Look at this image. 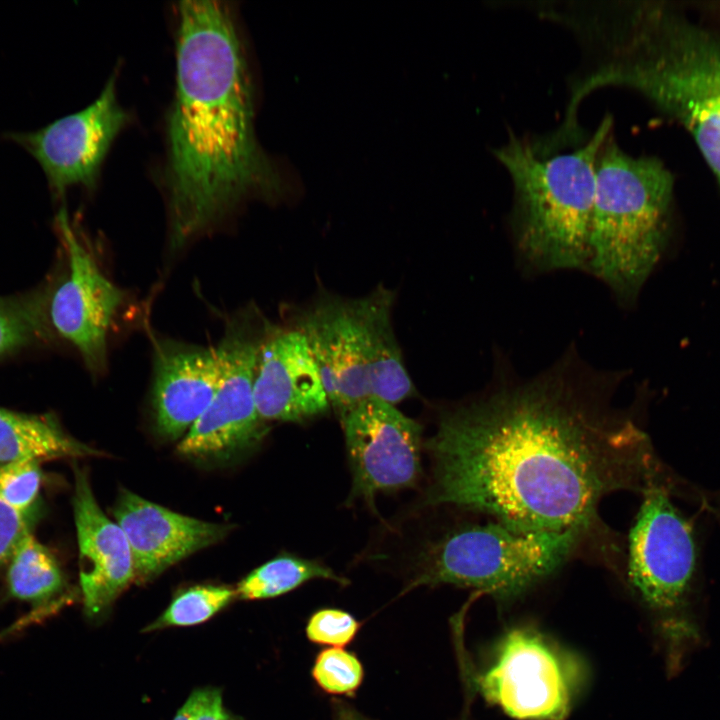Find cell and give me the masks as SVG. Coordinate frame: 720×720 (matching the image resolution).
I'll return each mask as SVG.
<instances>
[{"label": "cell", "mask_w": 720, "mask_h": 720, "mask_svg": "<svg viewBox=\"0 0 720 720\" xmlns=\"http://www.w3.org/2000/svg\"><path fill=\"white\" fill-rule=\"evenodd\" d=\"M501 368L479 396L445 410L426 441L427 503L585 542L611 539L602 499L659 484L647 435L614 405L623 375L595 370L575 351L529 379Z\"/></svg>", "instance_id": "6da1fadb"}, {"label": "cell", "mask_w": 720, "mask_h": 720, "mask_svg": "<svg viewBox=\"0 0 720 720\" xmlns=\"http://www.w3.org/2000/svg\"><path fill=\"white\" fill-rule=\"evenodd\" d=\"M176 10L165 167L172 249L275 186L255 140L249 73L232 9L218 1H182Z\"/></svg>", "instance_id": "7a4b0ae2"}, {"label": "cell", "mask_w": 720, "mask_h": 720, "mask_svg": "<svg viewBox=\"0 0 720 720\" xmlns=\"http://www.w3.org/2000/svg\"><path fill=\"white\" fill-rule=\"evenodd\" d=\"M598 53L578 79L579 93L638 92L691 133L720 182V38L666 8L632 4L607 27Z\"/></svg>", "instance_id": "3957f363"}, {"label": "cell", "mask_w": 720, "mask_h": 720, "mask_svg": "<svg viewBox=\"0 0 720 720\" xmlns=\"http://www.w3.org/2000/svg\"><path fill=\"white\" fill-rule=\"evenodd\" d=\"M612 130L613 118L607 114L588 138L573 146L553 147L539 137L512 132L494 149L511 180L510 227L526 272L586 271L595 163Z\"/></svg>", "instance_id": "277c9868"}, {"label": "cell", "mask_w": 720, "mask_h": 720, "mask_svg": "<svg viewBox=\"0 0 720 720\" xmlns=\"http://www.w3.org/2000/svg\"><path fill=\"white\" fill-rule=\"evenodd\" d=\"M595 176L585 272L632 306L669 242L672 177L656 158L624 151L613 130L599 148Z\"/></svg>", "instance_id": "5b68a950"}, {"label": "cell", "mask_w": 720, "mask_h": 720, "mask_svg": "<svg viewBox=\"0 0 720 720\" xmlns=\"http://www.w3.org/2000/svg\"><path fill=\"white\" fill-rule=\"evenodd\" d=\"M489 518L435 542L411 587L455 585L508 602L556 572L585 543L573 533L525 530Z\"/></svg>", "instance_id": "8992f818"}, {"label": "cell", "mask_w": 720, "mask_h": 720, "mask_svg": "<svg viewBox=\"0 0 720 720\" xmlns=\"http://www.w3.org/2000/svg\"><path fill=\"white\" fill-rule=\"evenodd\" d=\"M459 655L470 688L519 720H563L583 681L573 654L527 626L508 630L483 670Z\"/></svg>", "instance_id": "52a82bcc"}, {"label": "cell", "mask_w": 720, "mask_h": 720, "mask_svg": "<svg viewBox=\"0 0 720 720\" xmlns=\"http://www.w3.org/2000/svg\"><path fill=\"white\" fill-rule=\"evenodd\" d=\"M255 312H243L227 324L216 347L217 390L177 451L203 461H230L256 448L268 433L256 408L254 382L262 344L270 330Z\"/></svg>", "instance_id": "ba28073f"}, {"label": "cell", "mask_w": 720, "mask_h": 720, "mask_svg": "<svg viewBox=\"0 0 720 720\" xmlns=\"http://www.w3.org/2000/svg\"><path fill=\"white\" fill-rule=\"evenodd\" d=\"M643 495L628 536L627 577L650 610L668 615L686 601L696 568V543L689 522L660 484Z\"/></svg>", "instance_id": "9c48e42d"}, {"label": "cell", "mask_w": 720, "mask_h": 720, "mask_svg": "<svg viewBox=\"0 0 720 720\" xmlns=\"http://www.w3.org/2000/svg\"><path fill=\"white\" fill-rule=\"evenodd\" d=\"M128 121L112 76L86 108L37 131L13 133L9 138L37 160L52 191L63 195L70 187H95L104 159Z\"/></svg>", "instance_id": "30bf717a"}, {"label": "cell", "mask_w": 720, "mask_h": 720, "mask_svg": "<svg viewBox=\"0 0 720 720\" xmlns=\"http://www.w3.org/2000/svg\"><path fill=\"white\" fill-rule=\"evenodd\" d=\"M56 224L66 248L68 271L49 294V324L77 349L86 367L99 374L106 368L108 331L125 294L101 271L66 209L58 212Z\"/></svg>", "instance_id": "8fae6325"}, {"label": "cell", "mask_w": 720, "mask_h": 720, "mask_svg": "<svg viewBox=\"0 0 720 720\" xmlns=\"http://www.w3.org/2000/svg\"><path fill=\"white\" fill-rule=\"evenodd\" d=\"M353 473V493L372 500L378 492L413 486L421 471V427L394 405L369 397L342 419Z\"/></svg>", "instance_id": "7c38bea8"}, {"label": "cell", "mask_w": 720, "mask_h": 720, "mask_svg": "<svg viewBox=\"0 0 720 720\" xmlns=\"http://www.w3.org/2000/svg\"><path fill=\"white\" fill-rule=\"evenodd\" d=\"M295 327L305 336L330 406L342 419L370 397L360 298L321 299L301 315Z\"/></svg>", "instance_id": "4fadbf2b"}, {"label": "cell", "mask_w": 720, "mask_h": 720, "mask_svg": "<svg viewBox=\"0 0 720 720\" xmlns=\"http://www.w3.org/2000/svg\"><path fill=\"white\" fill-rule=\"evenodd\" d=\"M113 515L128 540L137 584L218 543L232 528L176 513L127 489L120 490Z\"/></svg>", "instance_id": "5bb4252c"}, {"label": "cell", "mask_w": 720, "mask_h": 720, "mask_svg": "<svg viewBox=\"0 0 720 720\" xmlns=\"http://www.w3.org/2000/svg\"><path fill=\"white\" fill-rule=\"evenodd\" d=\"M254 398L266 422H304L329 410L318 367L296 327L270 328L260 349Z\"/></svg>", "instance_id": "9a60e30c"}, {"label": "cell", "mask_w": 720, "mask_h": 720, "mask_svg": "<svg viewBox=\"0 0 720 720\" xmlns=\"http://www.w3.org/2000/svg\"><path fill=\"white\" fill-rule=\"evenodd\" d=\"M72 506L84 609L97 617L134 582L132 553L121 527L97 503L87 472L76 465Z\"/></svg>", "instance_id": "2e32d148"}, {"label": "cell", "mask_w": 720, "mask_h": 720, "mask_svg": "<svg viewBox=\"0 0 720 720\" xmlns=\"http://www.w3.org/2000/svg\"><path fill=\"white\" fill-rule=\"evenodd\" d=\"M219 378L216 348L157 339L151 403L158 433L171 440L186 434L209 406Z\"/></svg>", "instance_id": "e0dca14e"}, {"label": "cell", "mask_w": 720, "mask_h": 720, "mask_svg": "<svg viewBox=\"0 0 720 720\" xmlns=\"http://www.w3.org/2000/svg\"><path fill=\"white\" fill-rule=\"evenodd\" d=\"M367 337V379L370 397L397 404L415 394L395 338L391 311L393 295L379 287L360 298Z\"/></svg>", "instance_id": "ac0fdd59"}, {"label": "cell", "mask_w": 720, "mask_h": 720, "mask_svg": "<svg viewBox=\"0 0 720 720\" xmlns=\"http://www.w3.org/2000/svg\"><path fill=\"white\" fill-rule=\"evenodd\" d=\"M97 453L65 432L53 415L27 414L0 407V466Z\"/></svg>", "instance_id": "d6986e66"}, {"label": "cell", "mask_w": 720, "mask_h": 720, "mask_svg": "<svg viewBox=\"0 0 720 720\" xmlns=\"http://www.w3.org/2000/svg\"><path fill=\"white\" fill-rule=\"evenodd\" d=\"M6 584L11 597L40 607L66 599L68 590L57 558L32 532L24 537L9 560Z\"/></svg>", "instance_id": "ffe728a7"}, {"label": "cell", "mask_w": 720, "mask_h": 720, "mask_svg": "<svg viewBox=\"0 0 720 720\" xmlns=\"http://www.w3.org/2000/svg\"><path fill=\"white\" fill-rule=\"evenodd\" d=\"M312 579H327L346 584L345 578L329 567L293 555H281L257 567L236 586L242 600L274 598L288 593Z\"/></svg>", "instance_id": "44dd1931"}, {"label": "cell", "mask_w": 720, "mask_h": 720, "mask_svg": "<svg viewBox=\"0 0 720 720\" xmlns=\"http://www.w3.org/2000/svg\"><path fill=\"white\" fill-rule=\"evenodd\" d=\"M46 290L0 298V356L47 336Z\"/></svg>", "instance_id": "7402d4cb"}, {"label": "cell", "mask_w": 720, "mask_h": 720, "mask_svg": "<svg viewBox=\"0 0 720 720\" xmlns=\"http://www.w3.org/2000/svg\"><path fill=\"white\" fill-rule=\"evenodd\" d=\"M235 589L223 585H196L179 592L166 610L144 631L203 623L236 599Z\"/></svg>", "instance_id": "603a6c76"}, {"label": "cell", "mask_w": 720, "mask_h": 720, "mask_svg": "<svg viewBox=\"0 0 720 720\" xmlns=\"http://www.w3.org/2000/svg\"><path fill=\"white\" fill-rule=\"evenodd\" d=\"M40 463L26 460L0 466V498L32 525L42 506Z\"/></svg>", "instance_id": "cb8c5ba5"}, {"label": "cell", "mask_w": 720, "mask_h": 720, "mask_svg": "<svg viewBox=\"0 0 720 720\" xmlns=\"http://www.w3.org/2000/svg\"><path fill=\"white\" fill-rule=\"evenodd\" d=\"M311 676L325 693L352 697L363 682L364 667L353 652L345 648H326L317 654Z\"/></svg>", "instance_id": "d4e9b609"}, {"label": "cell", "mask_w": 720, "mask_h": 720, "mask_svg": "<svg viewBox=\"0 0 720 720\" xmlns=\"http://www.w3.org/2000/svg\"><path fill=\"white\" fill-rule=\"evenodd\" d=\"M361 624L349 612L337 608L315 611L308 619L305 633L308 640L327 648H344L354 641Z\"/></svg>", "instance_id": "484cf974"}, {"label": "cell", "mask_w": 720, "mask_h": 720, "mask_svg": "<svg viewBox=\"0 0 720 720\" xmlns=\"http://www.w3.org/2000/svg\"><path fill=\"white\" fill-rule=\"evenodd\" d=\"M32 524L0 498V568L7 566Z\"/></svg>", "instance_id": "4316f807"}, {"label": "cell", "mask_w": 720, "mask_h": 720, "mask_svg": "<svg viewBox=\"0 0 720 720\" xmlns=\"http://www.w3.org/2000/svg\"><path fill=\"white\" fill-rule=\"evenodd\" d=\"M194 692L196 695L194 720H239L225 711L220 690L205 688Z\"/></svg>", "instance_id": "83f0119b"}, {"label": "cell", "mask_w": 720, "mask_h": 720, "mask_svg": "<svg viewBox=\"0 0 720 720\" xmlns=\"http://www.w3.org/2000/svg\"><path fill=\"white\" fill-rule=\"evenodd\" d=\"M196 695L193 692L182 707L177 711L173 720H194Z\"/></svg>", "instance_id": "f1b7e54d"}]
</instances>
